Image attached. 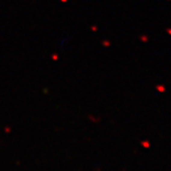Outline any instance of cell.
<instances>
[{
  "mask_svg": "<svg viewBox=\"0 0 171 171\" xmlns=\"http://www.w3.org/2000/svg\"><path fill=\"white\" fill-rule=\"evenodd\" d=\"M141 145H142V146H145V148H148L151 146L148 141H142V142H141Z\"/></svg>",
  "mask_w": 171,
  "mask_h": 171,
  "instance_id": "6da1fadb",
  "label": "cell"
}]
</instances>
